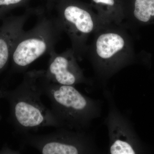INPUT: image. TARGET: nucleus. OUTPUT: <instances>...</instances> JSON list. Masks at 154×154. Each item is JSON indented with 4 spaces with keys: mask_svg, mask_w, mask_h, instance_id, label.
I'll use <instances>...</instances> for the list:
<instances>
[{
    "mask_svg": "<svg viewBox=\"0 0 154 154\" xmlns=\"http://www.w3.org/2000/svg\"><path fill=\"white\" fill-rule=\"evenodd\" d=\"M45 71L33 70L25 72L22 83L12 94L14 119L22 134L45 127H62L52 110L41 100Z\"/></svg>",
    "mask_w": 154,
    "mask_h": 154,
    "instance_id": "nucleus-1",
    "label": "nucleus"
},
{
    "mask_svg": "<svg viewBox=\"0 0 154 154\" xmlns=\"http://www.w3.org/2000/svg\"><path fill=\"white\" fill-rule=\"evenodd\" d=\"M63 31L56 17H39L33 28L22 32L14 46L11 57L16 70L23 72L38 58L54 50Z\"/></svg>",
    "mask_w": 154,
    "mask_h": 154,
    "instance_id": "nucleus-2",
    "label": "nucleus"
},
{
    "mask_svg": "<svg viewBox=\"0 0 154 154\" xmlns=\"http://www.w3.org/2000/svg\"><path fill=\"white\" fill-rule=\"evenodd\" d=\"M45 70L42 86L43 95L51 102V109L62 126L80 127L88 121L90 110L88 99L74 86L53 83L45 76Z\"/></svg>",
    "mask_w": 154,
    "mask_h": 154,
    "instance_id": "nucleus-3",
    "label": "nucleus"
},
{
    "mask_svg": "<svg viewBox=\"0 0 154 154\" xmlns=\"http://www.w3.org/2000/svg\"><path fill=\"white\" fill-rule=\"evenodd\" d=\"M57 19L63 31L69 36L75 54L82 53L88 36L96 29V18L88 9L76 5L60 7Z\"/></svg>",
    "mask_w": 154,
    "mask_h": 154,
    "instance_id": "nucleus-4",
    "label": "nucleus"
},
{
    "mask_svg": "<svg viewBox=\"0 0 154 154\" xmlns=\"http://www.w3.org/2000/svg\"><path fill=\"white\" fill-rule=\"evenodd\" d=\"M23 143L32 147L43 154H78L85 149L84 138L81 135L70 132L63 127L50 133L23 134Z\"/></svg>",
    "mask_w": 154,
    "mask_h": 154,
    "instance_id": "nucleus-5",
    "label": "nucleus"
},
{
    "mask_svg": "<svg viewBox=\"0 0 154 154\" xmlns=\"http://www.w3.org/2000/svg\"><path fill=\"white\" fill-rule=\"evenodd\" d=\"M49 54L48 67L45 74L49 81L62 85L72 86L85 81L72 49L60 54L54 50Z\"/></svg>",
    "mask_w": 154,
    "mask_h": 154,
    "instance_id": "nucleus-6",
    "label": "nucleus"
},
{
    "mask_svg": "<svg viewBox=\"0 0 154 154\" xmlns=\"http://www.w3.org/2000/svg\"><path fill=\"white\" fill-rule=\"evenodd\" d=\"M30 14L11 16L4 19L0 26V71L7 65L14 46L22 32Z\"/></svg>",
    "mask_w": 154,
    "mask_h": 154,
    "instance_id": "nucleus-7",
    "label": "nucleus"
},
{
    "mask_svg": "<svg viewBox=\"0 0 154 154\" xmlns=\"http://www.w3.org/2000/svg\"><path fill=\"white\" fill-rule=\"evenodd\" d=\"M125 38L120 33L113 31L103 32L96 38L94 51L101 60H110L127 49Z\"/></svg>",
    "mask_w": 154,
    "mask_h": 154,
    "instance_id": "nucleus-8",
    "label": "nucleus"
},
{
    "mask_svg": "<svg viewBox=\"0 0 154 154\" xmlns=\"http://www.w3.org/2000/svg\"><path fill=\"white\" fill-rule=\"evenodd\" d=\"M133 14L138 22L154 23V0H135Z\"/></svg>",
    "mask_w": 154,
    "mask_h": 154,
    "instance_id": "nucleus-9",
    "label": "nucleus"
},
{
    "mask_svg": "<svg viewBox=\"0 0 154 154\" xmlns=\"http://www.w3.org/2000/svg\"><path fill=\"white\" fill-rule=\"evenodd\" d=\"M96 5L102 7L101 16L104 19L109 20H115L118 17L113 10L115 5L114 0H92Z\"/></svg>",
    "mask_w": 154,
    "mask_h": 154,
    "instance_id": "nucleus-10",
    "label": "nucleus"
},
{
    "mask_svg": "<svg viewBox=\"0 0 154 154\" xmlns=\"http://www.w3.org/2000/svg\"><path fill=\"white\" fill-rule=\"evenodd\" d=\"M110 153L111 154H134L135 152L127 142L117 140L111 145Z\"/></svg>",
    "mask_w": 154,
    "mask_h": 154,
    "instance_id": "nucleus-11",
    "label": "nucleus"
},
{
    "mask_svg": "<svg viewBox=\"0 0 154 154\" xmlns=\"http://www.w3.org/2000/svg\"><path fill=\"white\" fill-rule=\"evenodd\" d=\"M24 0H0V15L3 17L7 12L20 5Z\"/></svg>",
    "mask_w": 154,
    "mask_h": 154,
    "instance_id": "nucleus-12",
    "label": "nucleus"
},
{
    "mask_svg": "<svg viewBox=\"0 0 154 154\" xmlns=\"http://www.w3.org/2000/svg\"><path fill=\"white\" fill-rule=\"evenodd\" d=\"M2 16H1V15H0V19H1V18H2Z\"/></svg>",
    "mask_w": 154,
    "mask_h": 154,
    "instance_id": "nucleus-13",
    "label": "nucleus"
}]
</instances>
